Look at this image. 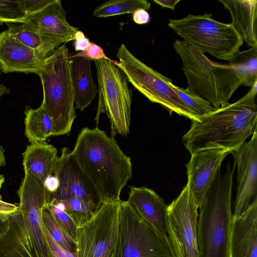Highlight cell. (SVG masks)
I'll list each match as a JSON object with an SVG mask.
<instances>
[{
	"mask_svg": "<svg viewBox=\"0 0 257 257\" xmlns=\"http://www.w3.org/2000/svg\"><path fill=\"white\" fill-rule=\"evenodd\" d=\"M257 82L242 98L215 108L210 113L192 120L182 142L191 154L203 149L219 148L230 153L238 149L256 128Z\"/></svg>",
	"mask_w": 257,
	"mask_h": 257,
	"instance_id": "6da1fadb",
	"label": "cell"
},
{
	"mask_svg": "<svg viewBox=\"0 0 257 257\" xmlns=\"http://www.w3.org/2000/svg\"><path fill=\"white\" fill-rule=\"evenodd\" d=\"M71 153L98 192L102 203L120 200L132 175L131 158L114 139L98 127L83 128Z\"/></svg>",
	"mask_w": 257,
	"mask_h": 257,
	"instance_id": "7a4b0ae2",
	"label": "cell"
},
{
	"mask_svg": "<svg viewBox=\"0 0 257 257\" xmlns=\"http://www.w3.org/2000/svg\"><path fill=\"white\" fill-rule=\"evenodd\" d=\"M24 171L17 191L19 206L8 215L7 228L0 237V257H52L42 221L46 202L45 186Z\"/></svg>",
	"mask_w": 257,
	"mask_h": 257,
	"instance_id": "3957f363",
	"label": "cell"
},
{
	"mask_svg": "<svg viewBox=\"0 0 257 257\" xmlns=\"http://www.w3.org/2000/svg\"><path fill=\"white\" fill-rule=\"evenodd\" d=\"M235 165L221 168L210 184L200 208L197 223L199 257H230L233 221L231 208L232 178Z\"/></svg>",
	"mask_w": 257,
	"mask_h": 257,
	"instance_id": "277c9868",
	"label": "cell"
},
{
	"mask_svg": "<svg viewBox=\"0 0 257 257\" xmlns=\"http://www.w3.org/2000/svg\"><path fill=\"white\" fill-rule=\"evenodd\" d=\"M173 47L182 60L188 87L214 108L229 103L242 85L232 67L210 60L204 53L184 40H175Z\"/></svg>",
	"mask_w": 257,
	"mask_h": 257,
	"instance_id": "5b68a950",
	"label": "cell"
},
{
	"mask_svg": "<svg viewBox=\"0 0 257 257\" xmlns=\"http://www.w3.org/2000/svg\"><path fill=\"white\" fill-rule=\"evenodd\" d=\"M70 60L68 47L63 44L44 60L38 74L43 91L42 104L53 123L52 136L69 134L76 117Z\"/></svg>",
	"mask_w": 257,
	"mask_h": 257,
	"instance_id": "8992f818",
	"label": "cell"
},
{
	"mask_svg": "<svg viewBox=\"0 0 257 257\" xmlns=\"http://www.w3.org/2000/svg\"><path fill=\"white\" fill-rule=\"evenodd\" d=\"M211 16L189 14L181 19H169L168 25L191 46L229 62L243 42L231 24L217 21Z\"/></svg>",
	"mask_w": 257,
	"mask_h": 257,
	"instance_id": "52a82bcc",
	"label": "cell"
},
{
	"mask_svg": "<svg viewBox=\"0 0 257 257\" xmlns=\"http://www.w3.org/2000/svg\"><path fill=\"white\" fill-rule=\"evenodd\" d=\"M98 87L95 120L105 113L111 126V137L117 134L126 137L130 132L132 91L123 71L116 61L102 58L94 61Z\"/></svg>",
	"mask_w": 257,
	"mask_h": 257,
	"instance_id": "ba28073f",
	"label": "cell"
},
{
	"mask_svg": "<svg viewBox=\"0 0 257 257\" xmlns=\"http://www.w3.org/2000/svg\"><path fill=\"white\" fill-rule=\"evenodd\" d=\"M116 56L119 62L114 64L123 71L127 81L150 101L160 104L170 113L174 112L192 120L198 119L170 86L171 79L137 58L123 44L118 47Z\"/></svg>",
	"mask_w": 257,
	"mask_h": 257,
	"instance_id": "9c48e42d",
	"label": "cell"
},
{
	"mask_svg": "<svg viewBox=\"0 0 257 257\" xmlns=\"http://www.w3.org/2000/svg\"><path fill=\"white\" fill-rule=\"evenodd\" d=\"M120 257H176L167 236L143 219L127 201L119 207Z\"/></svg>",
	"mask_w": 257,
	"mask_h": 257,
	"instance_id": "30bf717a",
	"label": "cell"
},
{
	"mask_svg": "<svg viewBox=\"0 0 257 257\" xmlns=\"http://www.w3.org/2000/svg\"><path fill=\"white\" fill-rule=\"evenodd\" d=\"M120 201L102 203L92 218L78 228L76 245L80 257H120Z\"/></svg>",
	"mask_w": 257,
	"mask_h": 257,
	"instance_id": "8fae6325",
	"label": "cell"
},
{
	"mask_svg": "<svg viewBox=\"0 0 257 257\" xmlns=\"http://www.w3.org/2000/svg\"><path fill=\"white\" fill-rule=\"evenodd\" d=\"M45 186L46 204L75 197L88 203L96 212L102 204L91 181L66 147L61 149L52 174L46 180Z\"/></svg>",
	"mask_w": 257,
	"mask_h": 257,
	"instance_id": "7c38bea8",
	"label": "cell"
},
{
	"mask_svg": "<svg viewBox=\"0 0 257 257\" xmlns=\"http://www.w3.org/2000/svg\"><path fill=\"white\" fill-rule=\"evenodd\" d=\"M197 209L186 186L168 205L167 232L176 257H199Z\"/></svg>",
	"mask_w": 257,
	"mask_h": 257,
	"instance_id": "4fadbf2b",
	"label": "cell"
},
{
	"mask_svg": "<svg viewBox=\"0 0 257 257\" xmlns=\"http://www.w3.org/2000/svg\"><path fill=\"white\" fill-rule=\"evenodd\" d=\"M251 140L232 151L237 170V190L233 218L242 215L256 198L257 131Z\"/></svg>",
	"mask_w": 257,
	"mask_h": 257,
	"instance_id": "5bb4252c",
	"label": "cell"
},
{
	"mask_svg": "<svg viewBox=\"0 0 257 257\" xmlns=\"http://www.w3.org/2000/svg\"><path fill=\"white\" fill-rule=\"evenodd\" d=\"M230 152L225 149L214 148L201 150L191 154L186 164L188 192L198 208L223 160Z\"/></svg>",
	"mask_w": 257,
	"mask_h": 257,
	"instance_id": "9a60e30c",
	"label": "cell"
},
{
	"mask_svg": "<svg viewBox=\"0 0 257 257\" xmlns=\"http://www.w3.org/2000/svg\"><path fill=\"white\" fill-rule=\"evenodd\" d=\"M44 60L33 49L11 37L6 30L0 33V64L5 73L38 75Z\"/></svg>",
	"mask_w": 257,
	"mask_h": 257,
	"instance_id": "2e32d148",
	"label": "cell"
},
{
	"mask_svg": "<svg viewBox=\"0 0 257 257\" xmlns=\"http://www.w3.org/2000/svg\"><path fill=\"white\" fill-rule=\"evenodd\" d=\"M25 24L41 34L63 39L67 42L75 40V35L79 30L67 22L60 0H53L41 11L28 16Z\"/></svg>",
	"mask_w": 257,
	"mask_h": 257,
	"instance_id": "e0dca14e",
	"label": "cell"
},
{
	"mask_svg": "<svg viewBox=\"0 0 257 257\" xmlns=\"http://www.w3.org/2000/svg\"><path fill=\"white\" fill-rule=\"evenodd\" d=\"M230 257H257V197L242 215L233 217Z\"/></svg>",
	"mask_w": 257,
	"mask_h": 257,
	"instance_id": "ac0fdd59",
	"label": "cell"
},
{
	"mask_svg": "<svg viewBox=\"0 0 257 257\" xmlns=\"http://www.w3.org/2000/svg\"><path fill=\"white\" fill-rule=\"evenodd\" d=\"M127 201L143 219L161 234L167 236L168 205L157 193L147 187L132 186Z\"/></svg>",
	"mask_w": 257,
	"mask_h": 257,
	"instance_id": "d6986e66",
	"label": "cell"
},
{
	"mask_svg": "<svg viewBox=\"0 0 257 257\" xmlns=\"http://www.w3.org/2000/svg\"><path fill=\"white\" fill-rule=\"evenodd\" d=\"M230 13L231 24L250 47H257V1L219 0Z\"/></svg>",
	"mask_w": 257,
	"mask_h": 257,
	"instance_id": "ffe728a7",
	"label": "cell"
},
{
	"mask_svg": "<svg viewBox=\"0 0 257 257\" xmlns=\"http://www.w3.org/2000/svg\"><path fill=\"white\" fill-rule=\"evenodd\" d=\"M91 60L71 55V74L74 93L75 108L83 111L98 92L91 71Z\"/></svg>",
	"mask_w": 257,
	"mask_h": 257,
	"instance_id": "44dd1931",
	"label": "cell"
},
{
	"mask_svg": "<svg viewBox=\"0 0 257 257\" xmlns=\"http://www.w3.org/2000/svg\"><path fill=\"white\" fill-rule=\"evenodd\" d=\"M57 149L46 142L30 144L23 153V166L45 185L51 176L58 156Z\"/></svg>",
	"mask_w": 257,
	"mask_h": 257,
	"instance_id": "7402d4cb",
	"label": "cell"
},
{
	"mask_svg": "<svg viewBox=\"0 0 257 257\" xmlns=\"http://www.w3.org/2000/svg\"><path fill=\"white\" fill-rule=\"evenodd\" d=\"M7 33L26 46L31 48L43 60L51 55L60 45L67 42L63 39L40 34L26 24H7Z\"/></svg>",
	"mask_w": 257,
	"mask_h": 257,
	"instance_id": "603a6c76",
	"label": "cell"
},
{
	"mask_svg": "<svg viewBox=\"0 0 257 257\" xmlns=\"http://www.w3.org/2000/svg\"><path fill=\"white\" fill-rule=\"evenodd\" d=\"M24 113L25 135L31 144L46 142L52 136L53 121L42 104L37 108L27 106Z\"/></svg>",
	"mask_w": 257,
	"mask_h": 257,
	"instance_id": "cb8c5ba5",
	"label": "cell"
},
{
	"mask_svg": "<svg viewBox=\"0 0 257 257\" xmlns=\"http://www.w3.org/2000/svg\"><path fill=\"white\" fill-rule=\"evenodd\" d=\"M229 62L241 84L251 87L257 82V47L239 51Z\"/></svg>",
	"mask_w": 257,
	"mask_h": 257,
	"instance_id": "d4e9b609",
	"label": "cell"
},
{
	"mask_svg": "<svg viewBox=\"0 0 257 257\" xmlns=\"http://www.w3.org/2000/svg\"><path fill=\"white\" fill-rule=\"evenodd\" d=\"M150 7V3L146 0H109L96 7L93 15L98 18H106L133 13L139 9L147 11Z\"/></svg>",
	"mask_w": 257,
	"mask_h": 257,
	"instance_id": "484cf974",
	"label": "cell"
},
{
	"mask_svg": "<svg viewBox=\"0 0 257 257\" xmlns=\"http://www.w3.org/2000/svg\"><path fill=\"white\" fill-rule=\"evenodd\" d=\"M42 221L52 238L58 244L68 251H77L76 242L65 232L51 211L46 206L42 211Z\"/></svg>",
	"mask_w": 257,
	"mask_h": 257,
	"instance_id": "4316f807",
	"label": "cell"
},
{
	"mask_svg": "<svg viewBox=\"0 0 257 257\" xmlns=\"http://www.w3.org/2000/svg\"><path fill=\"white\" fill-rule=\"evenodd\" d=\"M55 202L61 203L64 211L70 217L78 228L86 224L96 213L88 203L78 197H73Z\"/></svg>",
	"mask_w": 257,
	"mask_h": 257,
	"instance_id": "83f0119b",
	"label": "cell"
},
{
	"mask_svg": "<svg viewBox=\"0 0 257 257\" xmlns=\"http://www.w3.org/2000/svg\"><path fill=\"white\" fill-rule=\"evenodd\" d=\"M170 85L197 119L214 110L215 108L208 101L197 94L188 87L186 88L180 87L174 84L172 82L170 83Z\"/></svg>",
	"mask_w": 257,
	"mask_h": 257,
	"instance_id": "f1b7e54d",
	"label": "cell"
},
{
	"mask_svg": "<svg viewBox=\"0 0 257 257\" xmlns=\"http://www.w3.org/2000/svg\"><path fill=\"white\" fill-rule=\"evenodd\" d=\"M27 15L18 0H0V25L25 24Z\"/></svg>",
	"mask_w": 257,
	"mask_h": 257,
	"instance_id": "f546056e",
	"label": "cell"
},
{
	"mask_svg": "<svg viewBox=\"0 0 257 257\" xmlns=\"http://www.w3.org/2000/svg\"><path fill=\"white\" fill-rule=\"evenodd\" d=\"M52 212L56 221L65 232L76 242L77 240L78 228L70 217L64 211L58 202H51L45 205Z\"/></svg>",
	"mask_w": 257,
	"mask_h": 257,
	"instance_id": "4dcf8cb0",
	"label": "cell"
},
{
	"mask_svg": "<svg viewBox=\"0 0 257 257\" xmlns=\"http://www.w3.org/2000/svg\"><path fill=\"white\" fill-rule=\"evenodd\" d=\"M42 226L47 246L52 257H80L77 251L71 252L61 247L53 240L43 223Z\"/></svg>",
	"mask_w": 257,
	"mask_h": 257,
	"instance_id": "1f68e13d",
	"label": "cell"
},
{
	"mask_svg": "<svg viewBox=\"0 0 257 257\" xmlns=\"http://www.w3.org/2000/svg\"><path fill=\"white\" fill-rule=\"evenodd\" d=\"M27 16L34 15L44 9L53 0H18Z\"/></svg>",
	"mask_w": 257,
	"mask_h": 257,
	"instance_id": "d6a6232c",
	"label": "cell"
},
{
	"mask_svg": "<svg viewBox=\"0 0 257 257\" xmlns=\"http://www.w3.org/2000/svg\"><path fill=\"white\" fill-rule=\"evenodd\" d=\"M74 55L82 57L91 61L98 60L102 58L110 60L105 55L102 48L93 42H90L89 46L86 49Z\"/></svg>",
	"mask_w": 257,
	"mask_h": 257,
	"instance_id": "836d02e7",
	"label": "cell"
},
{
	"mask_svg": "<svg viewBox=\"0 0 257 257\" xmlns=\"http://www.w3.org/2000/svg\"><path fill=\"white\" fill-rule=\"evenodd\" d=\"M74 47L75 51H83L90 45L89 39L86 38L84 33L78 30L75 35Z\"/></svg>",
	"mask_w": 257,
	"mask_h": 257,
	"instance_id": "e575fe53",
	"label": "cell"
},
{
	"mask_svg": "<svg viewBox=\"0 0 257 257\" xmlns=\"http://www.w3.org/2000/svg\"><path fill=\"white\" fill-rule=\"evenodd\" d=\"M133 20L139 25L146 24L150 22L151 18L148 12L143 9H139L133 13Z\"/></svg>",
	"mask_w": 257,
	"mask_h": 257,
	"instance_id": "d590c367",
	"label": "cell"
},
{
	"mask_svg": "<svg viewBox=\"0 0 257 257\" xmlns=\"http://www.w3.org/2000/svg\"><path fill=\"white\" fill-rule=\"evenodd\" d=\"M17 208L18 206L3 201L0 194V214L9 215L16 211Z\"/></svg>",
	"mask_w": 257,
	"mask_h": 257,
	"instance_id": "8d00e7d4",
	"label": "cell"
},
{
	"mask_svg": "<svg viewBox=\"0 0 257 257\" xmlns=\"http://www.w3.org/2000/svg\"><path fill=\"white\" fill-rule=\"evenodd\" d=\"M180 1V0H153V2L156 4L161 6L163 8L170 9L174 11L176 5Z\"/></svg>",
	"mask_w": 257,
	"mask_h": 257,
	"instance_id": "74e56055",
	"label": "cell"
},
{
	"mask_svg": "<svg viewBox=\"0 0 257 257\" xmlns=\"http://www.w3.org/2000/svg\"><path fill=\"white\" fill-rule=\"evenodd\" d=\"M8 216L0 214V237L5 232L8 226Z\"/></svg>",
	"mask_w": 257,
	"mask_h": 257,
	"instance_id": "f35d334b",
	"label": "cell"
},
{
	"mask_svg": "<svg viewBox=\"0 0 257 257\" xmlns=\"http://www.w3.org/2000/svg\"><path fill=\"white\" fill-rule=\"evenodd\" d=\"M6 158L5 155V150L0 146V169L6 165Z\"/></svg>",
	"mask_w": 257,
	"mask_h": 257,
	"instance_id": "ab89813d",
	"label": "cell"
},
{
	"mask_svg": "<svg viewBox=\"0 0 257 257\" xmlns=\"http://www.w3.org/2000/svg\"><path fill=\"white\" fill-rule=\"evenodd\" d=\"M10 92V90L9 88H7L6 86H5L3 84H1L0 85V98L5 94H9Z\"/></svg>",
	"mask_w": 257,
	"mask_h": 257,
	"instance_id": "60d3db41",
	"label": "cell"
},
{
	"mask_svg": "<svg viewBox=\"0 0 257 257\" xmlns=\"http://www.w3.org/2000/svg\"><path fill=\"white\" fill-rule=\"evenodd\" d=\"M5 182V176L0 174V189L2 188L3 184Z\"/></svg>",
	"mask_w": 257,
	"mask_h": 257,
	"instance_id": "b9f144b4",
	"label": "cell"
},
{
	"mask_svg": "<svg viewBox=\"0 0 257 257\" xmlns=\"http://www.w3.org/2000/svg\"><path fill=\"white\" fill-rule=\"evenodd\" d=\"M3 72V68H2V66L0 64V76L1 75V74H2Z\"/></svg>",
	"mask_w": 257,
	"mask_h": 257,
	"instance_id": "7bdbcfd3",
	"label": "cell"
}]
</instances>
